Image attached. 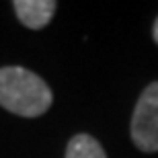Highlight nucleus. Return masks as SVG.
Returning <instances> with one entry per match:
<instances>
[{"instance_id":"3","label":"nucleus","mask_w":158,"mask_h":158,"mask_svg":"<svg viewBox=\"0 0 158 158\" xmlns=\"http://www.w3.org/2000/svg\"><path fill=\"white\" fill-rule=\"evenodd\" d=\"M19 21L27 29H43L56 15L58 2L53 0H15L12 2Z\"/></svg>"},{"instance_id":"4","label":"nucleus","mask_w":158,"mask_h":158,"mask_svg":"<svg viewBox=\"0 0 158 158\" xmlns=\"http://www.w3.org/2000/svg\"><path fill=\"white\" fill-rule=\"evenodd\" d=\"M66 158H107V154L93 135L78 134L66 148Z\"/></svg>"},{"instance_id":"1","label":"nucleus","mask_w":158,"mask_h":158,"mask_svg":"<svg viewBox=\"0 0 158 158\" xmlns=\"http://www.w3.org/2000/svg\"><path fill=\"white\" fill-rule=\"evenodd\" d=\"M53 94L47 82L21 66L0 68V107L21 117H39L52 107Z\"/></svg>"},{"instance_id":"2","label":"nucleus","mask_w":158,"mask_h":158,"mask_svg":"<svg viewBox=\"0 0 158 158\" xmlns=\"http://www.w3.org/2000/svg\"><path fill=\"white\" fill-rule=\"evenodd\" d=\"M129 134L142 152H158V82L142 90L131 115Z\"/></svg>"},{"instance_id":"5","label":"nucleus","mask_w":158,"mask_h":158,"mask_svg":"<svg viewBox=\"0 0 158 158\" xmlns=\"http://www.w3.org/2000/svg\"><path fill=\"white\" fill-rule=\"evenodd\" d=\"M152 35H154V41L158 43V19H156V23H154V27H152Z\"/></svg>"}]
</instances>
